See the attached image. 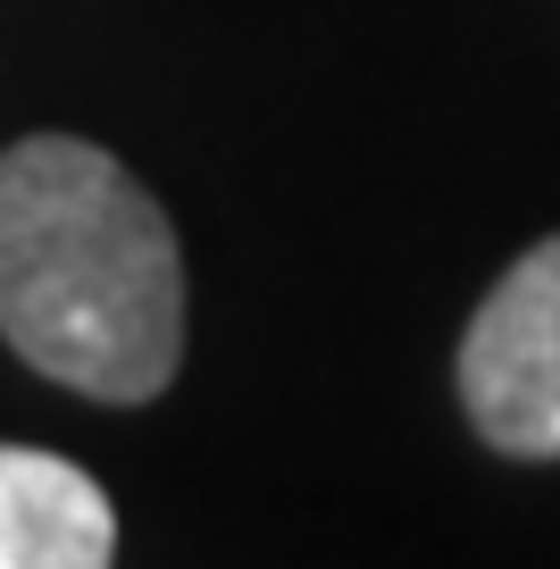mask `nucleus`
I'll return each mask as SVG.
<instances>
[{
	"instance_id": "f257e3e1",
	"label": "nucleus",
	"mask_w": 560,
	"mask_h": 569,
	"mask_svg": "<svg viewBox=\"0 0 560 569\" xmlns=\"http://www.w3.org/2000/svg\"><path fill=\"white\" fill-rule=\"evenodd\" d=\"M0 336L92 402H151L184 360V251L126 160L84 134L0 151Z\"/></svg>"
},
{
	"instance_id": "f03ea898",
	"label": "nucleus",
	"mask_w": 560,
	"mask_h": 569,
	"mask_svg": "<svg viewBox=\"0 0 560 569\" xmlns=\"http://www.w3.org/2000/svg\"><path fill=\"white\" fill-rule=\"evenodd\" d=\"M460 410L510 461H560V234L502 268L460 336Z\"/></svg>"
},
{
	"instance_id": "7ed1b4c3",
	"label": "nucleus",
	"mask_w": 560,
	"mask_h": 569,
	"mask_svg": "<svg viewBox=\"0 0 560 569\" xmlns=\"http://www.w3.org/2000/svg\"><path fill=\"white\" fill-rule=\"evenodd\" d=\"M118 561V511L76 461L0 445V569H101Z\"/></svg>"
}]
</instances>
